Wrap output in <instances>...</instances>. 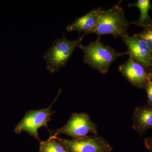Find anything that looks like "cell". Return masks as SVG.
<instances>
[{"label":"cell","instance_id":"ba28073f","mask_svg":"<svg viewBox=\"0 0 152 152\" xmlns=\"http://www.w3.org/2000/svg\"><path fill=\"white\" fill-rule=\"evenodd\" d=\"M118 71L131 85L138 88L145 89L150 80L143 66L130 58L120 66Z\"/></svg>","mask_w":152,"mask_h":152},{"label":"cell","instance_id":"5bb4252c","mask_svg":"<svg viewBox=\"0 0 152 152\" xmlns=\"http://www.w3.org/2000/svg\"><path fill=\"white\" fill-rule=\"evenodd\" d=\"M145 89L146 91L148 101L146 104L152 106V80H150L146 86Z\"/></svg>","mask_w":152,"mask_h":152},{"label":"cell","instance_id":"30bf717a","mask_svg":"<svg viewBox=\"0 0 152 152\" xmlns=\"http://www.w3.org/2000/svg\"><path fill=\"white\" fill-rule=\"evenodd\" d=\"M132 119L133 129L142 137L148 130L152 129V106L146 104L136 107Z\"/></svg>","mask_w":152,"mask_h":152},{"label":"cell","instance_id":"9c48e42d","mask_svg":"<svg viewBox=\"0 0 152 152\" xmlns=\"http://www.w3.org/2000/svg\"><path fill=\"white\" fill-rule=\"evenodd\" d=\"M104 10L102 7L93 9L83 16L76 18L72 23L67 26L66 30L69 32L83 31L91 34L96 26L100 15Z\"/></svg>","mask_w":152,"mask_h":152},{"label":"cell","instance_id":"6da1fadb","mask_svg":"<svg viewBox=\"0 0 152 152\" xmlns=\"http://www.w3.org/2000/svg\"><path fill=\"white\" fill-rule=\"evenodd\" d=\"M79 48L83 53L84 62L103 75L107 72L112 63L118 58L128 55L126 52H118L110 46L104 45L100 37L87 45L81 44Z\"/></svg>","mask_w":152,"mask_h":152},{"label":"cell","instance_id":"7a4b0ae2","mask_svg":"<svg viewBox=\"0 0 152 152\" xmlns=\"http://www.w3.org/2000/svg\"><path fill=\"white\" fill-rule=\"evenodd\" d=\"M131 25V22L126 18L124 10L118 4L107 10L102 11L96 26L91 33L99 37L108 34L114 38H122L128 34Z\"/></svg>","mask_w":152,"mask_h":152},{"label":"cell","instance_id":"277c9868","mask_svg":"<svg viewBox=\"0 0 152 152\" xmlns=\"http://www.w3.org/2000/svg\"><path fill=\"white\" fill-rule=\"evenodd\" d=\"M59 94L48 107L39 110H31L27 112L15 128V133L19 134L25 132L41 142L39 138L38 129L43 126L48 129V123L51 120L52 115L55 112L52 110V107Z\"/></svg>","mask_w":152,"mask_h":152},{"label":"cell","instance_id":"8992f818","mask_svg":"<svg viewBox=\"0 0 152 152\" xmlns=\"http://www.w3.org/2000/svg\"><path fill=\"white\" fill-rule=\"evenodd\" d=\"M52 136L61 142L68 152H112L113 151L108 142L97 134L71 140Z\"/></svg>","mask_w":152,"mask_h":152},{"label":"cell","instance_id":"2e32d148","mask_svg":"<svg viewBox=\"0 0 152 152\" xmlns=\"http://www.w3.org/2000/svg\"><path fill=\"white\" fill-rule=\"evenodd\" d=\"M148 73L149 76L150 80H152V65L149 70Z\"/></svg>","mask_w":152,"mask_h":152},{"label":"cell","instance_id":"8fae6325","mask_svg":"<svg viewBox=\"0 0 152 152\" xmlns=\"http://www.w3.org/2000/svg\"><path fill=\"white\" fill-rule=\"evenodd\" d=\"M128 7L129 8L137 7L140 12V18L137 20L131 22V25L140 26L144 28L152 25V20L149 15V11L150 9H152L150 0H138L135 4H129Z\"/></svg>","mask_w":152,"mask_h":152},{"label":"cell","instance_id":"7c38bea8","mask_svg":"<svg viewBox=\"0 0 152 152\" xmlns=\"http://www.w3.org/2000/svg\"><path fill=\"white\" fill-rule=\"evenodd\" d=\"M39 152H68L65 147L53 137L45 141H41Z\"/></svg>","mask_w":152,"mask_h":152},{"label":"cell","instance_id":"9a60e30c","mask_svg":"<svg viewBox=\"0 0 152 152\" xmlns=\"http://www.w3.org/2000/svg\"><path fill=\"white\" fill-rule=\"evenodd\" d=\"M145 144L150 152H152V136L145 139Z\"/></svg>","mask_w":152,"mask_h":152},{"label":"cell","instance_id":"4fadbf2b","mask_svg":"<svg viewBox=\"0 0 152 152\" xmlns=\"http://www.w3.org/2000/svg\"><path fill=\"white\" fill-rule=\"evenodd\" d=\"M135 35L145 42L152 56V25L144 28L141 32Z\"/></svg>","mask_w":152,"mask_h":152},{"label":"cell","instance_id":"52a82bcc","mask_svg":"<svg viewBox=\"0 0 152 152\" xmlns=\"http://www.w3.org/2000/svg\"><path fill=\"white\" fill-rule=\"evenodd\" d=\"M122 38L129 58L143 66L148 72L152 65V56L145 42L135 34L132 37L127 34Z\"/></svg>","mask_w":152,"mask_h":152},{"label":"cell","instance_id":"5b68a950","mask_svg":"<svg viewBox=\"0 0 152 152\" xmlns=\"http://www.w3.org/2000/svg\"><path fill=\"white\" fill-rule=\"evenodd\" d=\"M90 133L97 134L96 126L89 115L83 113H75L64 126L55 131L53 136L58 137L64 134L72 139H79L87 137Z\"/></svg>","mask_w":152,"mask_h":152},{"label":"cell","instance_id":"3957f363","mask_svg":"<svg viewBox=\"0 0 152 152\" xmlns=\"http://www.w3.org/2000/svg\"><path fill=\"white\" fill-rule=\"evenodd\" d=\"M88 34V33H84L77 39L70 40L63 34L61 39L55 40L43 56V58L46 63L47 70L52 74L58 72L66 65L74 51L79 48L84 38Z\"/></svg>","mask_w":152,"mask_h":152}]
</instances>
